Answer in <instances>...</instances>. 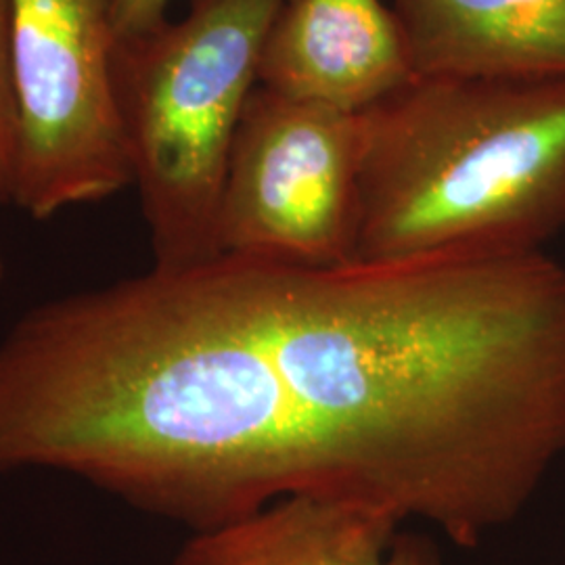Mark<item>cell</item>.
<instances>
[{
    "label": "cell",
    "mask_w": 565,
    "mask_h": 565,
    "mask_svg": "<svg viewBox=\"0 0 565 565\" xmlns=\"http://www.w3.org/2000/svg\"><path fill=\"white\" fill-rule=\"evenodd\" d=\"M354 263L543 252L565 226V78L415 76L366 109Z\"/></svg>",
    "instance_id": "cell-2"
},
{
    "label": "cell",
    "mask_w": 565,
    "mask_h": 565,
    "mask_svg": "<svg viewBox=\"0 0 565 565\" xmlns=\"http://www.w3.org/2000/svg\"><path fill=\"white\" fill-rule=\"evenodd\" d=\"M282 2L191 0L182 20L116 44V102L153 266L221 254L228 158Z\"/></svg>",
    "instance_id": "cell-3"
},
{
    "label": "cell",
    "mask_w": 565,
    "mask_h": 565,
    "mask_svg": "<svg viewBox=\"0 0 565 565\" xmlns=\"http://www.w3.org/2000/svg\"><path fill=\"white\" fill-rule=\"evenodd\" d=\"M415 76L565 78V0H392Z\"/></svg>",
    "instance_id": "cell-8"
},
{
    "label": "cell",
    "mask_w": 565,
    "mask_h": 565,
    "mask_svg": "<svg viewBox=\"0 0 565 565\" xmlns=\"http://www.w3.org/2000/svg\"><path fill=\"white\" fill-rule=\"evenodd\" d=\"M172 0H111L114 28L118 41L135 39L160 28L168 21Z\"/></svg>",
    "instance_id": "cell-10"
},
{
    "label": "cell",
    "mask_w": 565,
    "mask_h": 565,
    "mask_svg": "<svg viewBox=\"0 0 565 565\" xmlns=\"http://www.w3.org/2000/svg\"><path fill=\"white\" fill-rule=\"evenodd\" d=\"M18 147V99L11 65L9 0H0V203L9 202Z\"/></svg>",
    "instance_id": "cell-9"
},
{
    "label": "cell",
    "mask_w": 565,
    "mask_h": 565,
    "mask_svg": "<svg viewBox=\"0 0 565 565\" xmlns=\"http://www.w3.org/2000/svg\"><path fill=\"white\" fill-rule=\"evenodd\" d=\"M562 455L565 266L545 252L218 254L39 303L0 338V476L65 473L189 532L315 497L471 548Z\"/></svg>",
    "instance_id": "cell-1"
},
{
    "label": "cell",
    "mask_w": 565,
    "mask_h": 565,
    "mask_svg": "<svg viewBox=\"0 0 565 565\" xmlns=\"http://www.w3.org/2000/svg\"><path fill=\"white\" fill-rule=\"evenodd\" d=\"M18 147L9 202L34 221L132 186L111 0H9Z\"/></svg>",
    "instance_id": "cell-4"
},
{
    "label": "cell",
    "mask_w": 565,
    "mask_h": 565,
    "mask_svg": "<svg viewBox=\"0 0 565 565\" xmlns=\"http://www.w3.org/2000/svg\"><path fill=\"white\" fill-rule=\"evenodd\" d=\"M2 279H4V260H2V254H0V285H2Z\"/></svg>",
    "instance_id": "cell-11"
},
{
    "label": "cell",
    "mask_w": 565,
    "mask_h": 565,
    "mask_svg": "<svg viewBox=\"0 0 565 565\" xmlns=\"http://www.w3.org/2000/svg\"><path fill=\"white\" fill-rule=\"evenodd\" d=\"M413 78L403 25L384 0H285L264 42L260 86L348 114Z\"/></svg>",
    "instance_id": "cell-6"
},
{
    "label": "cell",
    "mask_w": 565,
    "mask_h": 565,
    "mask_svg": "<svg viewBox=\"0 0 565 565\" xmlns=\"http://www.w3.org/2000/svg\"><path fill=\"white\" fill-rule=\"evenodd\" d=\"M380 507L287 497L237 522L191 532L172 565H443L436 546Z\"/></svg>",
    "instance_id": "cell-7"
},
{
    "label": "cell",
    "mask_w": 565,
    "mask_h": 565,
    "mask_svg": "<svg viewBox=\"0 0 565 565\" xmlns=\"http://www.w3.org/2000/svg\"><path fill=\"white\" fill-rule=\"evenodd\" d=\"M363 118L258 86L231 149L218 252L298 266L354 263Z\"/></svg>",
    "instance_id": "cell-5"
}]
</instances>
